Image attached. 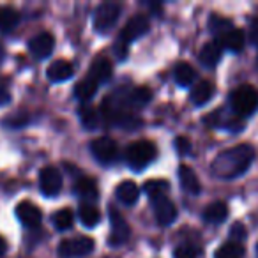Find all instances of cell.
Instances as JSON below:
<instances>
[{"mask_svg":"<svg viewBox=\"0 0 258 258\" xmlns=\"http://www.w3.org/2000/svg\"><path fill=\"white\" fill-rule=\"evenodd\" d=\"M209 27H211V32L214 34L216 37H219L221 34H225L228 29H232L233 23L230 22V20L219 16V15H212L211 20H209Z\"/></svg>","mask_w":258,"mask_h":258,"instance_id":"4dcf8cb0","label":"cell"},{"mask_svg":"<svg viewBox=\"0 0 258 258\" xmlns=\"http://www.w3.org/2000/svg\"><path fill=\"white\" fill-rule=\"evenodd\" d=\"M115 197L120 204L124 205H135L140 198V187L133 180H124L117 186L115 189Z\"/></svg>","mask_w":258,"mask_h":258,"instance_id":"2e32d148","label":"cell"},{"mask_svg":"<svg viewBox=\"0 0 258 258\" xmlns=\"http://www.w3.org/2000/svg\"><path fill=\"white\" fill-rule=\"evenodd\" d=\"M149 29H151V23H149V18L145 15H137L129 20L124 25V29H122L117 43H115L113 50H115V53H117V57L120 58V60H124L125 55H127L129 43H133V41L144 37L145 34L149 32Z\"/></svg>","mask_w":258,"mask_h":258,"instance_id":"7a4b0ae2","label":"cell"},{"mask_svg":"<svg viewBox=\"0 0 258 258\" xmlns=\"http://www.w3.org/2000/svg\"><path fill=\"white\" fill-rule=\"evenodd\" d=\"M122 8L117 2H104L94 13V29L97 34H108L111 32L120 18Z\"/></svg>","mask_w":258,"mask_h":258,"instance_id":"5b68a950","label":"cell"},{"mask_svg":"<svg viewBox=\"0 0 258 258\" xmlns=\"http://www.w3.org/2000/svg\"><path fill=\"white\" fill-rule=\"evenodd\" d=\"M16 216H18L20 221L25 226H29V228H36V226H39L41 221H43V212H41V209L37 207L36 204H32V202H20L18 207H16Z\"/></svg>","mask_w":258,"mask_h":258,"instance_id":"8fae6325","label":"cell"},{"mask_svg":"<svg viewBox=\"0 0 258 258\" xmlns=\"http://www.w3.org/2000/svg\"><path fill=\"white\" fill-rule=\"evenodd\" d=\"M108 211H110V226H111L110 240H108V242H110V246H120V244H124L125 240L129 239L131 230H129V225L124 219V216H122L117 209L110 207Z\"/></svg>","mask_w":258,"mask_h":258,"instance_id":"ba28073f","label":"cell"},{"mask_svg":"<svg viewBox=\"0 0 258 258\" xmlns=\"http://www.w3.org/2000/svg\"><path fill=\"white\" fill-rule=\"evenodd\" d=\"M9 103H11V92L6 87L0 85V106H6Z\"/></svg>","mask_w":258,"mask_h":258,"instance_id":"e575fe53","label":"cell"},{"mask_svg":"<svg viewBox=\"0 0 258 258\" xmlns=\"http://www.w3.org/2000/svg\"><path fill=\"white\" fill-rule=\"evenodd\" d=\"M216 41L221 44V48H226L230 51H240L244 48V44H246V36H244V32L240 29L232 27L225 34H221Z\"/></svg>","mask_w":258,"mask_h":258,"instance_id":"9a60e30c","label":"cell"},{"mask_svg":"<svg viewBox=\"0 0 258 258\" xmlns=\"http://www.w3.org/2000/svg\"><path fill=\"white\" fill-rule=\"evenodd\" d=\"M51 221H53V226L58 232H66V230L71 228L73 223H75V216H73L71 209H60V211H57L53 214Z\"/></svg>","mask_w":258,"mask_h":258,"instance_id":"f1b7e54d","label":"cell"},{"mask_svg":"<svg viewBox=\"0 0 258 258\" xmlns=\"http://www.w3.org/2000/svg\"><path fill=\"white\" fill-rule=\"evenodd\" d=\"M6 251H8V242L4 240V237L0 235V258H4Z\"/></svg>","mask_w":258,"mask_h":258,"instance_id":"74e56055","label":"cell"},{"mask_svg":"<svg viewBox=\"0 0 258 258\" xmlns=\"http://www.w3.org/2000/svg\"><path fill=\"white\" fill-rule=\"evenodd\" d=\"M175 147H177V151H179V154L186 156V154H189V152H191V142L187 140V138H184V137H179L175 140Z\"/></svg>","mask_w":258,"mask_h":258,"instance_id":"836d02e7","label":"cell"},{"mask_svg":"<svg viewBox=\"0 0 258 258\" xmlns=\"http://www.w3.org/2000/svg\"><path fill=\"white\" fill-rule=\"evenodd\" d=\"M246 249L242 244L239 242H225L218 251H216V258H244Z\"/></svg>","mask_w":258,"mask_h":258,"instance_id":"83f0119b","label":"cell"},{"mask_svg":"<svg viewBox=\"0 0 258 258\" xmlns=\"http://www.w3.org/2000/svg\"><path fill=\"white\" fill-rule=\"evenodd\" d=\"M78 216H80V221H82L87 228H94V226H97L101 221V212L97 211V207L92 204H82L80 205Z\"/></svg>","mask_w":258,"mask_h":258,"instance_id":"484cf974","label":"cell"},{"mask_svg":"<svg viewBox=\"0 0 258 258\" xmlns=\"http://www.w3.org/2000/svg\"><path fill=\"white\" fill-rule=\"evenodd\" d=\"M200 247L197 244L184 242L173 249V258H200Z\"/></svg>","mask_w":258,"mask_h":258,"instance_id":"1f68e13d","label":"cell"},{"mask_svg":"<svg viewBox=\"0 0 258 258\" xmlns=\"http://www.w3.org/2000/svg\"><path fill=\"white\" fill-rule=\"evenodd\" d=\"M90 152L101 165H111L118 159V147L111 138L101 137L90 144Z\"/></svg>","mask_w":258,"mask_h":258,"instance_id":"52a82bcc","label":"cell"},{"mask_svg":"<svg viewBox=\"0 0 258 258\" xmlns=\"http://www.w3.org/2000/svg\"><path fill=\"white\" fill-rule=\"evenodd\" d=\"M27 122H29V118L23 117V118H8V120H4V124L11 125V127H22V125H25Z\"/></svg>","mask_w":258,"mask_h":258,"instance_id":"d590c367","label":"cell"},{"mask_svg":"<svg viewBox=\"0 0 258 258\" xmlns=\"http://www.w3.org/2000/svg\"><path fill=\"white\" fill-rule=\"evenodd\" d=\"M97 87H99V83L94 82L90 76H87V78L80 80L78 83H76L75 87V96L78 97L82 103H89L90 99H92L94 96H96L97 92Z\"/></svg>","mask_w":258,"mask_h":258,"instance_id":"603a6c76","label":"cell"},{"mask_svg":"<svg viewBox=\"0 0 258 258\" xmlns=\"http://www.w3.org/2000/svg\"><path fill=\"white\" fill-rule=\"evenodd\" d=\"M4 57H6V50H4V46L0 44V64L4 62Z\"/></svg>","mask_w":258,"mask_h":258,"instance_id":"f35d334b","label":"cell"},{"mask_svg":"<svg viewBox=\"0 0 258 258\" xmlns=\"http://www.w3.org/2000/svg\"><path fill=\"white\" fill-rule=\"evenodd\" d=\"M207 122L212 127H225V129H233V131H240L242 129V118L237 117L233 111L225 113V110L212 111L207 117Z\"/></svg>","mask_w":258,"mask_h":258,"instance_id":"4fadbf2b","label":"cell"},{"mask_svg":"<svg viewBox=\"0 0 258 258\" xmlns=\"http://www.w3.org/2000/svg\"><path fill=\"white\" fill-rule=\"evenodd\" d=\"M96 247V242L90 237H76V239H66L58 244L57 253L62 258H82L90 254Z\"/></svg>","mask_w":258,"mask_h":258,"instance_id":"8992f818","label":"cell"},{"mask_svg":"<svg viewBox=\"0 0 258 258\" xmlns=\"http://www.w3.org/2000/svg\"><path fill=\"white\" fill-rule=\"evenodd\" d=\"M228 218V207L223 202H212L204 209V219L212 225H219Z\"/></svg>","mask_w":258,"mask_h":258,"instance_id":"7402d4cb","label":"cell"},{"mask_svg":"<svg viewBox=\"0 0 258 258\" xmlns=\"http://www.w3.org/2000/svg\"><path fill=\"white\" fill-rule=\"evenodd\" d=\"M20 22V15L16 9L13 8H0V30L2 32H9L13 30Z\"/></svg>","mask_w":258,"mask_h":258,"instance_id":"4316f807","label":"cell"},{"mask_svg":"<svg viewBox=\"0 0 258 258\" xmlns=\"http://www.w3.org/2000/svg\"><path fill=\"white\" fill-rule=\"evenodd\" d=\"M55 48V39L50 32H41L37 36H34L29 43V50L30 53L36 58H46L51 55Z\"/></svg>","mask_w":258,"mask_h":258,"instance_id":"7c38bea8","label":"cell"},{"mask_svg":"<svg viewBox=\"0 0 258 258\" xmlns=\"http://www.w3.org/2000/svg\"><path fill=\"white\" fill-rule=\"evenodd\" d=\"M254 159V149L247 144L235 145L232 149L219 152L212 161L211 170L212 175L218 179H235L249 170L251 163Z\"/></svg>","mask_w":258,"mask_h":258,"instance_id":"6da1fadb","label":"cell"},{"mask_svg":"<svg viewBox=\"0 0 258 258\" xmlns=\"http://www.w3.org/2000/svg\"><path fill=\"white\" fill-rule=\"evenodd\" d=\"M151 205H152V211H154L158 225L170 226L177 219V207L170 198H166V197L151 198Z\"/></svg>","mask_w":258,"mask_h":258,"instance_id":"9c48e42d","label":"cell"},{"mask_svg":"<svg viewBox=\"0 0 258 258\" xmlns=\"http://www.w3.org/2000/svg\"><path fill=\"white\" fill-rule=\"evenodd\" d=\"M232 111L239 118H246L253 115L258 108V92L251 85H240L230 96Z\"/></svg>","mask_w":258,"mask_h":258,"instance_id":"277c9868","label":"cell"},{"mask_svg":"<svg viewBox=\"0 0 258 258\" xmlns=\"http://www.w3.org/2000/svg\"><path fill=\"white\" fill-rule=\"evenodd\" d=\"M214 92H216L214 85H212L209 80H202V82H198L197 85H193V89H191V101H193V104H197V106H204V104H207L209 101L212 99Z\"/></svg>","mask_w":258,"mask_h":258,"instance_id":"d6986e66","label":"cell"},{"mask_svg":"<svg viewBox=\"0 0 258 258\" xmlns=\"http://www.w3.org/2000/svg\"><path fill=\"white\" fill-rule=\"evenodd\" d=\"M173 78L180 87H189L197 80V71L187 62H179L173 69Z\"/></svg>","mask_w":258,"mask_h":258,"instance_id":"d4e9b609","label":"cell"},{"mask_svg":"<svg viewBox=\"0 0 258 258\" xmlns=\"http://www.w3.org/2000/svg\"><path fill=\"white\" fill-rule=\"evenodd\" d=\"M111 75H113V64H111V60L108 57H104V55H99V57L92 62V66H90L89 76L97 83H103V82L106 83V82H110Z\"/></svg>","mask_w":258,"mask_h":258,"instance_id":"5bb4252c","label":"cell"},{"mask_svg":"<svg viewBox=\"0 0 258 258\" xmlns=\"http://www.w3.org/2000/svg\"><path fill=\"white\" fill-rule=\"evenodd\" d=\"M251 39H253V43L258 46V22H254L253 27H251Z\"/></svg>","mask_w":258,"mask_h":258,"instance_id":"8d00e7d4","label":"cell"},{"mask_svg":"<svg viewBox=\"0 0 258 258\" xmlns=\"http://www.w3.org/2000/svg\"><path fill=\"white\" fill-rule=\"evenodd\" d=\"M46 75L50 82H55V83L66 82V80H69L75 75V68H73V64L68 60H55L53 64L48 68Z\"/></svg>","mask_w":258,"mask_h":258,"instance_id":"ffe728a7","label":"cell"},{"mask_svg":"<svg viewBox=\"0 0 258 258\" xmlns=\"http://www.w3.org/2000/svg\"><path fill=\"white\" fill-rule=\"evenodd\" d=\"M247 237V233H246V230H244V226L240 225V223H237L235 226H232V230H230V240L232 242H242L244 239Z\"/></svg>","mask_w":258,"mask_h":258,"instance_id":"d6a6232c","label":"cell"},{"mask_svg":"<svg viewBox=\"0 0 258 258\" xmlns=\"http://www.w3.org/2000/svg\"><path fill=\"white\" fill-rule=\"evenodd\" d=\"M39 187L44 197H57L62 191V173L55 166H44L39 173Z\"/></svg>","mask_w":258,"mask_h":258,"instance_id":"30bf717a","label":"cell"},{"mask_svg":"<svg viewBox=\"0 0 258 258\" xmlns=\"http://www.w3.org/2000/svg\"><path fill=\"white\" fill-rule=\"evenodd\" d=\"M144 191L147 193V197H149V198L166 197V193L170 191V184L166 182V180L152 179V180H147V182H145Z\"/></svg>","mask_w":258,"mask_h":258,"instance_id":"f546056e","label":"cell"},{"mask_svg":"<svg viewBox=\"0 0 258 258\" xmlns=\"http://www.w3.org/2000/svg\"><path fill=\"white\" fill-rule=\"evenodd\" d=\"M75 195H78L82 200L96 202L99 198V189H97V184L90 177H80L75 182Z\"/></svg>","mask_w":258,"mask_h":258,"instance_id":"ac0fdd59","label":"cell"},{"mask_svg":"<svg viewBox=\"0 0 258 258\" xmlns=\"http://www.w3.org/2000/svg\"><path fill=\"white\" fill-rule=\"evenodd\" d=\"M256 254H258V244H256Z\"/></svg>","mask_w":258,"mask_h":258,"instance_id":"ab89813d","label":"cell"},{"mask_svg":"<svg viewBox=\"0 0 258 258\" xmlns=\"http://www.w3.org/2000/svg\"><path fill=\"white\" fill-rule=\"evenodd\" d=\"M78 115H80L82 124L85 125L87 129H97L101 125V120H103L99 111L94 106H90V104H82L78 110Z\"/></svg>","mask_w":258,"mask_h":258,"instance_id":"cb8c5ba5","label":"cell"},{"mask_svg":"<svg viewBox=\"0 0 258 258\" xmlns=\"http://www.w3.org/2000/svg\"><path fill=\"white\" fill-rule=\"evenodd\" d=\"M223 57V48L218 41H211L200 50V62L207 68H216Z\"/></svg>","mask_w":258,"mask_h":258,"instance_id":"44dd1931","label":"cell"},{"mask_svg":"<svg viewBox=\"0 0 258 258\" xmlns=\"http://www.w3.org/2000/svg\"><path fill=\"white\" fill-rule=\"evenodd\" d=\"M156 158H158V147L149 140L133 142V144L125 149V163L135 172H142Z\"/></svg>","mask_w":258,"mask_h":258,"instance_id":"3957f363","label":"cell"},{"mask_svg":"<svg viewBox=\"0 0 258 258\" xmlns=\"http://www.w3.org/2000/svg\"><path fill=\"white\" fill-rule=\"evenodd\" d=\"M179 180H180V186H182V189L186 191V193L198 195L202 191V184L191 166H187V165L179 166Z\"/></svg>","mask_w":258,"mask_h":258,"instance_id":"e0dca14e","label":"cell"}]
</instances>
